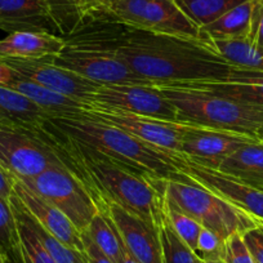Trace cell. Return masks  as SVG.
I'll return each mask as SVG.
<instances>
[{"instance_id": "cell-17", "label": "cell", "mask_w": 263, "mask_h": 263, "mask_svg": "<svg viewBox=\"0 0 263 263\" xmlns=\"http://www.w3.org/2000/svg\"><path fill=\"white\" fill-rule=\"evenodd\" d=\"M13 194L18 197L29 213L49 231L53 236L57 237L66 245L74 249L84 252V245L82 240V232L75 227L66 214H63L57 206L48 203L43 197L25 186L22 182L13 178Z\"/></svg>"}, {"instance_id": "cell-33", "label": "cell", "mask_w": 263, "mask_h": 263, "mask_svg": "<svg viewBox=\"0 0 263 263\" xmlns=\"http://www.w3.org/2000/svg\"><path fill=\"white\" fill-rule=\"evenodd\" d=\"M222 259L226 263H254V259L242 239V234L237 232L224 240Z\"/></svg>"}, {"instance_id": "cell-34", "label": "cell", "mask_w": 263, "mask_h": 263, "mask_svg": "<svg viewBox=\"0 0 263 263\" xmlns=\"http://www.w3.org/2000/svg\"><path fill=\"white\" fill-rule=\"evenodd\" d=\"M245 244L252 254L254 263H263V226L257 223L253 229L242 234Z\"/></svg>"}, {"instance_id": "cell-7", "label": "cell", "mask_w": 263, "mask_h": 263, "mask_svg": "<svg viewBox=\"0 0 263 263\" xmlns=\"http://www.w3.org/2000/svg\"><path fill=\"white\" fill-rule=\"evenodd\" d=\"M69 217L80 232L98 213V206L82 179L66 165L50 166L31 178H14Z\"/></svg>"}, {"instance_id": "cell-15", "label": "cell", "mask_w": 263, "mask_h": 263, "mask_svg": "<svg viewBox=\"0 0 263 263\" xmlns=\"http://www.w3.org/2000/svg\"><path fill=\"white\" fill-rule=\"evenodd\" d=\"M88 115L97 120L116 126L137 140L164 151L168 155L178 154L179 123L160 120L135 114L115 112V111L85 110Z\"/></svg>"}, {"instance_id": "cell-1", "label": "cell", "mask_w": 263, "mask_h": 263, "mask_svg": "<svg viewBox=\"0 0 263 263\" xmlns=\"http://www.w3.org/2000/svg\"><path fill=\"white\" fill-rule=\"evenodd\" d=\"M118 54L132 71L153 85L222 80L234 67L201 39L132 27H126L121 35Z\"/></svg>"}, {"instance_id": "cell-8", "label": "cell", "mask_w": 263, "mask_h": 263, "mask_svg": "<svg viewBox=\"0 0 263 263\" xmlns=\"http://www.w3.org/2000/svg\"><path fill=\"white\" fill-rule=\"evenodd\" d=\"M65 165L36 129L0 124V166L13 178H31L50 166Z\"/></svg>"}, {"instance_id": "cell-27", "label": "cell", "mask_w": 263, "mask_h": 263, "mask_svg": "<svg viewBox=\"0 0 263 263\" xmlns=\"http://www.w3.org/2000/svg\"><path fill=\"white\" fill-rule=\"evenodd\" d=\"M181 11L199 29L247 0H174Z\"/></svg>"}, {"instance_id": "cell-32", "label": "cell", "mask_w": 263, "mask_h": 263, "mask_svg": "<svg viewBox=\"0 0 263 263\" xmlns=\"http://www.w3.org/2000/svg\"><path fill=\"white\" fill-rule=\"evenodd\" d=\"M224 240L209 230L203 229L197 240L196 254L204 260V263L221 260L223 258Z\"/></svg>"}, {"instance_id": "cell-4", "label": "cell", "mask_w": 263, "mask_h": 263, "mask_svg": "<svg viewBox=\"0 0 263 263\" xmlns=\"http://www.w3.org/2000/svg\"><path fill=\"white\" fill-rule=\"evenodd\" d=\"M45 124L108 160L148 178L190 181L173 158L116 126L97 120L85 110L74 116L49 118Z\"/></svg>"}, {"instance_id": "cell-18", "label": "cell", "mask_w": 263, "mask_h": 263, "mask_svg": "<svg viewBox=\"0 0 263 263\" xmlns=\"http://www.w3.org/2000/svg\"><path fill=\"white\" fill-rule=\"evenodd\" d=\"M0 30L8 34L31 31L62 36L44 0H0Z\"/></svg>"}, {"instance_id": "cell-37", "label": "cell", "mask_w": 263, "mask_h": 263, "mask_svg": "<svg viewBox=\"0 0 263 263\" xmlns=\"http://www.w3.org/2000/svg\"><path fill=\"white\" fill-rule=\"evenodd\" d=\"M115 0H80L82 16L87 12L95 11H111Z\"/></svg>"}, {"instance_id": "cell-40", "label": "cell", "mask_w": 263, "mask_h": 263, "mask_svg": "<svg viewBox=\"0 0 263 263\" xmlns=\"http://www.w3.org/2000/svg\"><path fill=\"white\" fill-rule=\"evenodd\" d=\"M255 138H257L258 142L263 143V128H260L259 130L257 132V135H255Z\"/></svg>"}, {"instance_id": "cell-41", "label": "cell", "mask_w": 263, "mask_h": 263, "mask_svg": "<svg viewBox=\"0 0 263 263\" xmlns=\"http://www.w3.org/2000/svg\"><path fill=\"white\" fill-rule=\"evenodd\" d=\"M0 263H7V262H6V259H4V257H3V254H2V253H0Z\"/></svg>"}, {"instance_id": "cell-9", "label": "cell", "mask_w": 263, "mask_h": 263, "mask_svg": "<svg viewBox=\"0 0 263 263\" xmlns=\"http://www.w3.org/2000/svg\"><path fill=\"white\" fill-rule=\"evenodd\" d=\"M111 12L128 27L186 39H200V29L174 0H115Z\"/></svg>"}, {"instance_id": "cell-6", "label": "cell", "mask_w": 263, "mask_h": 263, "mask_svg": "<svg viewBox=\"0 0 263 263\" xmlns=\"http://www.w3.org/2000/svg\"><path fill=\"white\" fill-rule=\"evenodd\" d=\"M151 182L168 205L194 218L222 240L257 226V221L239 206L195 182L159 178H151Z\"/></svg>"}, {"instance_id": "cell-39", "label": "cell", "mask_w": 263, "mask_h": 263, "mask_svg": "<svg viewBox=\"0 0 263 263\" xmlns=\"http://www.w3.org/2000/svg\"><path fill=\"white\" fill-rule=\"evenodd\" d=\"M119 263H138V262L135 259V258L132 257V255L128 253V250L124 248L123 255H121V259H120V262H119Z\"/></svg>"}, {"instance_id": "cell-13", "label": "cell", "mask_w": 263, "mask_h": 263, "mask_svg": "<svg viewBox=\"0 0 263 263\" xmlns=\"http://www.w3.org/2000/svg\"><path fill=\"white\" fill-rule=\"evenodd\" d=\"M98 209L105 211L115 224L124 248L138 263H163L158 224L150 223L115 203L96 200Z\"/></svg>"}, {"instance_id": "cell-24", "label": "cell", "mask_w": 263, "mask_h": 263, "mask_svg": "<svg viewBox=\"0 0 263 263\" xmlns=\"http://www.w3.org/2000/svg\"><path fill=\"white\" fill-rule=\"evenodd\" d=\"M203 40V39H201ZM217 54L239 67L263 71V49L245 40H203Z\"/></svg>"}, {"instance_id": "cell-26", "label": "cell", "mask_w": 263, "mask_h": 263, "mask_svg": "<svg viewBox=\"0 0 263 263\" xmlns=\"http://www.w3.org/2000/svg\"><path fill=\"white\" fill-rule=\"evenodd\" d=\"M96 245L115 263H119L123 255L124 245L115 224L105 211L98 209V213L85 230Z\"/></svg>"}, {"instance_id": "cell-20", "label": "cell", "mask_w": 263, "mask_h": 263, "mask_svg": "<svg viewBox=\"0 0 263 263\" xmlns=\"http://www.w3.org/2000/svg\"><path fill=\"white\" fill-rule=\"evenodd\" d=\"M257 0H247L226 12L211 24L200 27L203 40H245L249 39L253 14Z\"/></svg>"}, {"instance_id": "cell-43", "label": "cell", "mask_w": 263, "mask_h": 263, "mask_svg": "<svg viewBox=\"0 0 263 263\" xmlns=\"http://www.w3.org/2000/svg\"><path fill=\"white\" fill-rule=\"evenodd\" d=\"M257 223H259V224H262V226H263V222H257Z\"/></svg>"}, {"instance_id": "cell-5", "label": "cell", "mask_w": 263, "mask_h": 263, "mask_svg": "<svg viewBox=\"0 0 263 263\" xmlns=\"http://www.w3.org/2000/svg\"><path fill=\"white\" fill-rule=\"evenodd\" d=\"M177 110V123L234 132L255 138L263 128V108L201 90L154 85ZM257 140V138H255Z\"/></svg>"}, {"instance_id": "cell-28", "label": "cell", "mask_w": 263, "mask_h": 263, "mask_svg": "<svg viewBox=\"0 0 263 263\" xmlns=\"http://www.w3.org/2000/svg\"><path fill=\"white\" fill-rule=\"evenodd\" d=\"M0 253L7 263H24L16 217L11 200L0 196Z\"/></svg>"}, {"instance_id": "cell-31", "label": "cell", "mask_w": 263, "mask_h": 263, "mask_svg": "<svg viewBox=\"0 0 263 263\" xmlns=\"http://www.w3.org/2000/svg\"><path fill=\"white\" fill-rule=\"evenodd\" d=\"M163 195V194H161ZM163 205L164 211H165L166 217H168L169 222L173 226L174 231L177 232L179 237L191 248L194 252H196L197 248V240L200 236V232L203 230L201 224L199 222L195 221L194 218H191L187 214L182 213L178 209L173 208V206L168 205V203L165 201L163 196Z\"/></svg>"}, {"instance_id": "cell-3", "label": "cell", "mask_w": 263, "mask_h": 263, "mask_svg": "<svg viewBox=\"0 0 263 263\" xmlns=\"http://www.w3.org/2000/svg\"><path fill=\"white\" fill-rule=\"evenodd\" d=\"M126 25L111 11L87 12L66 36L65 47L50 55L54 65L100 85H151L119 57L118 44Z\"/></svg>"}, {"instance_id": "cell-29", "label": "cell", "mask_w": 263, "mask_h": 263, "mask_svg": "<svg viewBox=\"0 0 263 263\" xmlns=\"http://www.w3.org/2000/svg\"><path fill=\"white\" fill-rule=\"evenodd\" d=\"M30 219H31L35 234L37 235L44 249L49 253V255L54 259L55 263H88L87 255L84 252L74 249V248L69 247L61 240H58L55 236H53L31 214H30Z\"/></svg>"}, {"instance_id": "cell-44", "label": "cell", "mask_w": 263, "mask_h": 263, "mask_svg": "<svg viewBox=\"0 0 263 263\" xmlns=\"http://www.w3.org/2000/svg\"><path fill=\"white\" fill-rule=\"evenodd\" d=\"M259 190H263V187H262V189H259Z\"/></svg>"}, {"instance_id": "cell-19", "label": "cell", "mask_w": 263, "mask_h": 263, "mask_svg": "<svg viewBox=\"0 0 263 263\" xmlns=\"http://www.w3.org/2000/svg\"><path fill=\"white\" fill-rule=\"evenodd\" d=\"M65 47V39L48 32L20 31L0 39V61L35 60L55 55Z\"/></svg>"}, {"instance_id": "cell-35", "label": "cell", "mask_w": 263, "mask_h": 263, "mask_svg": "<svg viewBox=\"0 0 263 263\" xmlns=\"http://www.w3.org/2000/svg\"><path fill=\"white\" fill-rule=\"evenodd\" d=\"M248 40L259 49H263V2L260 0H257L255 3L252 32Z\"/></svg>"}, {"instance_id": "cell-30", "label": "cell", "mask_w": 263, "mask_h": 263, "mask_svg": "<svg viewBox=\"0 0 263 263\" xmlns=\"http://www.w3.org/2000/svg\"><path fill=\"white\" fill-rule=\"evenodd\" d=\"M62 36L72 31L82 18L80 0H44Z\"/></svg>"}, {"instance_id": "cell-21", "label": "cell", "mask_w": 263, "mask_h": 263, "mask_svg": "<svg viewBox=\"0 0 263 263\" xmlns=\"http://www.w3.org/2000/svg\"><path fill=\"white\" fill-rule=\"evenodd\" d=\"M218 172L248 186L262 189L263 143L255 141L241 146L239 150L224 159Z\"/></svg>"}, {"instance_id": "cell-10", "label": "cell", "mask_w": 263, "mask_h": 263, "mask_svg": "<svg viewBox=\"0 0 263 263\" xmlns=\"http://www.w3.org/2000/svg\"><path fill=\"white\" fill-rule=\"evenodd\" d=\"M88 110L115 111L177 121L176 107L154 85H101L90 97Z\"/></svg>"}, {"instance_id": "cell-14", "label": "cell", "mask_w": 263, "mask_h": 263, "mask_svg": "<svg viewBox=\"0 0 263 263\" xmlns=\"http://www.w3.org/2000/svg\"><path fill=\"white\" fill-rule=\"evenodd\" d=\"M0 62L6 63L13 71L47 89L82 101L88 106L93 93L101 87L97 83L84 79L70 70L54 65L50 61V57L35 60H6Z\"/></svg>"}, {"instance_id": "cell-22", "label": "cell", "mask_w": 263, "mask_h": 263, "mask_svg": "<svg viewBox=\"0 0 263 263\" xmlns=\"http://www.w3.org/2000/svg\"><path fill=\"white\" fill-rule=\"evenodd\" d=\"M49 118V114L32 101L0 85V124H13L36 129Z\"/></svg>"}, {"instance_id": "cell-23", "label": "cell", "mask_w": 263, "mask_h": 263, "mask_svg": "<svg viewBox=\"0 0 263 263\" xmlns=\"http://www.w3.org/2000/svg\"><path fill=\"white\" fill-rule=\"evenodd\" d=\"M9 200L16 217L24 263H55L49 253L44 249L37 235L35 234L29 212L21 200L14 194Z\"/></svg>"}, {"instance_id": "cell-12", "label": "cell", "mask_w": 263, "mask_h": 263, "mask_svg": "<svg viewBox=\"0 0 263 263\" xmlns=\"http://www.w3.org/2000/svg\"><path fill=\"white\" fill-rule=\"evenodd\" d=\"M173 160L178 171L190 181L218 194L257 222H263V190L241 183L218 171L190 163L179 155H174Z\"/></svg>"}, {"instance_id": "cell-45", "label": "cell", "mask_w": 263, "mask_h": 263, "mask_svg": "<svg viewBox=\"0 0 263 263\" xmlns=\"http://www.w3.org/2000/svg\"><path fill=\"white\" fill-rule=\"evenodd\" d=\"M260 2H263V0H260Z\"/></svg>"}, {"instance_id": "cell-42", "label": "cell", "mask_w": 263, "mask_h": 263, "mask_svg": "<svg viewBox=\"0 0 263 263\" xmlns=\"http://www.w3.org/2000/svg\"><path fill=\"white\" fill-rule=\"evenodd\" d=\"M208 263H226V262H224L223 259H221V260H214V262H208Z\"/></svg>"}, {"instance_id": "cell-25", "label": "cell", "mask_w": 263, "mask_h": 263, "mask_svg": "<svg viewBox=\"0 0 263 263\" xmlns=\"http://www.w3.org/2000/svg\"><path fill=\"white\" fill-rule=\"evenodd\" d=\"M156 224L160 237L163 263H204L196 252H194L174 231L164 211L163 204Z\"/></svg>"}, {"instance_id": "cell-2", "label": "cell", "mask_w": 263, "mask_h": 263, "mask_svg": "<svg viewBox=\"0 0 263 263\" xmlns=\"http://www.w3.org/2000/svg\"><path fill=\"white\" fill-rule=\"evenodd\" d=\"M37 133L62 163L82 179L95 201L100 199L111 201L129 213L156 224L163 195L154 186L151 178L129 171L75 142L45 121L37 128Z\"/></svg>"}, {"instance_id": "cell-36", "label": "cell", "mask_w": 263, "mask_h": 263, "mask_svg": "<svg viewBox=\"0 0 263 263\" xmlns=\"http://www.w3.org/2000/svg\"><path fill=\"white\" fill-rule=\"evenodd\" d=\"M82 240L83 245H84V253L87 255L88 263H115L93 242V240L90 239L89 235L85 231L82 232Z\"/></svg>"}, {"instance_id": "cell-11", "label": "cell", "mask_w": 263, "mask_h": 263, "mask_svg": "<svg viewBox=\"0 0 263 263\" xmlns=\"http://www.w3.org/2000/svg\"><path fill=\"white\" fill-rule=\"evenodd\" d=\"M255 141L234 132L179 123L178 155L199 166L218 171L224 159L241 146Z\"/></svg>"}, {"instance_id": "cell-16", "label": "cell", "mask_w": 263, "mask_h": 263, "mask_svg": "<svg viewBox=\"0 0 263 263\" xmlns=\"http://www.w3.org/2000/svg\"><path fill=\"white\" fill-rule=\"evenodd\" d=\"M159 85H173V87L187 88V89L201 90L219 97L230 98L245 105L263 108V71L247 69V67L234 66L229 77L222 80Z\"/></svg>"}, {"instance_id": "cell-38", "label": "cell", "mask_w": 263, "mask_h": 263, "mask_svg": "<svg viewBox=\"0 0 263 263\" xmlns=\"http://www.w3.org/2000/svg\"><path fill=\"white\" fill-rule=\"evenodd\" d=\"M13 177L0 166V196L9 200L13 195Z\"/></svg>"}]
</instances>
